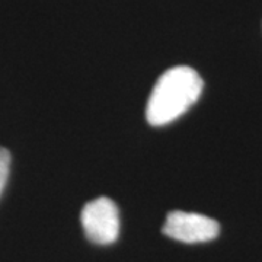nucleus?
Here are the masks:
<instances>
[{
    "mask_svg": "<svg viewBox=\"0 0 262 262\" xmlns=\"http://www.w3.org/2000/svg\"><path fill=\"white\" fill-rule=\"evenodd\" d=\"M163 234L184 244L210 242L219 236L220 226L214 219L198 213L170 211L162 229Z\"/></svg>",
    "mask_w": 262,
    "mask_h": 262,
    "instance_id": "obj_3",
    "label": "nucleus"
},
{
    "mask_svg": "<svg viewBox=\"0 0 262 262\" xmlns=\"http://www.w3.org/2000/svg\"><path fill=\"white\" fill-rule=\"evenodd\" d=\"M82 226L89 241L98 245H111L120 234V213L113 200L99 196L82 210Z\"/></svg>",
    "mask_w": 262,
    "mask_h": 262,
    "instance_id": "obj_2",
    "label": "nucleus"
},
{
    "mask_svg": "<svg viewBox=\"0 0 262 262\" xmlns=\"http://www.w3.org/2000/svg\"><path fill=\"white\" fill-rule=\"evenodd\" d=\"M10 169V153L6 149L0 147V195L6 187V182L9 178Z\"/></svg>",
    "mask_w": 262,
    "mask_h": 262,
    "instance_id": "obj_4",
    "label": "nucleus"
},
{
    "mask_svg": "<svg viewBox=\"0 0 262 262\" xmlns=\"http://www.w3.org/2000/svg\"><path fill=\"white\" fill-rule=\"evenodd\" d=\"M203 79L194 69L177 66L166 70L155 83L149 96L146 117L151 125L175 121L198 101Z\"/></svg>",
    "mask_w": 262,
    "mask_h": 262,
    "instance_id": "obj_1",
    "label": "nucleus"
}]
</instances>
